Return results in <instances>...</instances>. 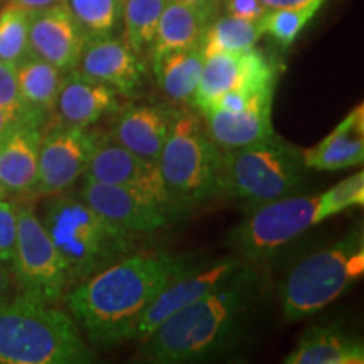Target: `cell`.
<instances>
[{"label": "cell", "mask_w": 364, "mask_h": 364, "mask_svg": "<svg viewBox=\"0 0 364 364\" xmlns=\"http://www.w3.org/2000/svg\"><path fill=\"white\" fill-rule=\"evenodd\" d=\"M157 164L177 209L194 208L221 194L223 150L194 112L177 110Z\"/></svg>", "instance_id": "8992f818"}, {"label": "cell", "mask_w": 364, "mask_h": 364, "mask_svg": "<svg viewBox=\"0 0 364 364\" xmlns=\"http://www.w3.org/2000/svg\"><path fill=\"white\" fill-rule=\"evenodd\" d=\"M364 273V238L354 228L346 238L306 255L287 273L280 302L287 318L300 321L339 299Z\"/></svg>", "instance_id": "5b68a950"}, {"label": "cell", "mask_w": 364, "mask_h": 364, "mask_svg": "<svg viewBox=\"0 0 364 364\" xmlns=\"http://www.w3.org/2000/svg\"><path fill=\"white\" fill-rule=\"evenodd\" d=\"M118 108L120 93L115 88L75 68L63 76L53 113L59 124L88 129L103 117L117 113Z\"/></svg>", "instance_id": "e0dca14e"}, {"label": "cell", "mask_w": 364, "mask_h": 364, "mask_svg": "<svg viewBox=\"0 0 364 364\" xmlns=\"http://www.w3.org/2000/svg\"><path fill=\"white\" fill-rule=\"evenodd\" d=\"M12 2L26 7L27 11H38V9L54 6V4H61L63 0H12Z\"/></svg>", "instance_id": "74e56055"}, {"label": "cell", "mask_w": 364, "mask_h": 364, "mask_svg": "<svg viewBox=\"0 0 364 364\" xmlns=\"http://www.w3.org/2000/svg\"><path fill=\"white\" fill-rule=\"evenodd\" d=\"M16 75L27 108L43 118L51 115L65 71L31 53L16 65Z\"/></svg>", "instance_id": "d4e9b609"}, {"label": "cell", "mask_w": 364, "mask_h": 364, "mask_svg": "<svg viewBox=\"0 0 364 364\" xmlns=\"http://www.w3.org/2000/svg\"><path fill=\"white\" fill-rule=\"evenodd\" d=\"M273 95H267L245 110L199 112L209 136L221 150H233L260 144L275 135L272 125Z\"/></svg>", "instance_id": "ffe728a7"}, {"label": "cell", "mask_w": 364, "mask_h": 364, "mask_svg": "<svg viewBox=\"0 0 364 364\" xmlns=\"http://www.w3.org/2000/svg\"><path fill=\"white\" fill-rule=\"evenodd\" d=\"M203 265L186 255L134 252L71 285L66 307L90 343L117 346L134 339L140 317L162 290Z\"/></svg>", "instance_id": "6da1fadb"}, {"label": "cell", "mask_w": 364, "mask_h": 364, "mask_svg": "<svg viewBox=\"0 0 364 364\" xmlns=\"http://www.w3.org/2000/svg\"><path fill=\"white\" fill-rule=\"evenodd\" d=\"M95 354L75 318L17 294L0 302V364H85Z\"/></svg>", "instance_id": "3957f363"}, {"label": "cell", "mask_w": 364, "mask_h": 364, "mask_svg": "<svg viewBox=\"0 0 364 364\" xmlns=\"http://www.w3.org/2000/svg\"><path fill=\"white\" fill-rule=\"evenodd\" d=\"M44 125L41 118H27L0 139V188L7 196H33Z\"/></svg>", "instance_id": "ac0fdd59"}, {"label": "cell", "mask_w": 364, "mask_h": 364, "mask_svg": "<svg viewBox=\"0 0 364 364\" xmlns=\"http://www.w3.org/2000/svg\"><path fill=\"white\" fill-rule=\"evenodd\" d=\"M204 53L201 46L164 54L152 70L156 73L159 88L172 102L193 105L196 90L201 80Z\"/></svg>", "instance_id": "cb8c5ba5"}, {"label": "cell", "mask_w": 364, "mask_h": 364, "mask_svg": "<svg viewBox=\"0 0 364 364\" xmlns=\"http://www.w3.org/2000/svg\"><path fill=\"white\" fill-rule=\"evenodd\" d=\"M88 39L115 36L122 27L124 0H63Z\"/></svg>", "instance_id": "83f0119b"}, {"label": "cell", "mask_w": 364, "mask_h": 364, "mask_svg": "<svg viewBox=\"0 0 364 364\" xmlns=\"http://www.w3.org/2000/svg\"><path fill=\"white\" fill-rule=\"evenodd\" d=\"M177 2L184 4V6L201 12L203 16L209 21H213L215 17L220 16L221 7H223L221 0H177Z\"/></svg>", "instance_id": "e575fe53"}, {"label": "cell", "mask_w": 364, "mask_h": 364, "mask_svg": "<svg viewBox=\"0 0 364 364\" xmlns=\"http://www.w3.org/2000/svg\"><path fill=\"white\" fill-rule=\"evenodd\" d=\"M80 199L95 211L135 235H150L171 223V211L135 191L83 177Z\"/></svg>", "instance_id": "5bb4252c"}, {"label": "cell", "mask_w": 364, "mask_h": 364, "mask_svg": "<svg viewBox=\"0 0 364 364\" xmlns=\"http://www.w3.org/2000/svg\"><path fill=\"white\" fill-rule=\"evenodd\" d=\"M76 70L110 85L124 97H134L144 85L147 73L140 54L124 38L115 36L86 41Z\"/></svg>", "instance_id": "2e32d148"}, {"label": "cell", "mask_w": 364, "mask_h": 364, "mask_svg": "<svg viewBox=\"0 0 364 364\" xmlns=\"http://www.w3.org/2000/svg\"><path fill=\"white\" fill-rule=\"evenodd\" d=\"M65 263L70 287L134 253L136 236L90 208L81 199L58 196L41 218Z\"/></svg>", "instance_id": "277c9868"}, {"label": "cell", "mask_w": 364, "mask_h": 364, "mask_svg": "<svg viewBox=\"0 0 364 364\" xmlns=\"http://www.w3.org/2000/svg\"><path fill=\"white\" fill-rule=\"evenodd\" d=\"M318 223V196L295 193L257 204L231 231L230 243L245 262H267Z\"/></svg>", "instance_id": "ba28073f"}, {"label": "cell", "mask_w": 364, "mask_h": 364, "mask_svg": "<svg viewBox=\"0 0 364 364\" xmlns=\"http://www.w3.org/2000/svg\"><path fill=\"white\" fill-rule=\"evenodd\" d=\"M364 204V172L346 177L329 191L318 196V221L339 215L351 208H363Z\"/></svg>", "instance_id": "4dcf8cb0"}, {"label": "cell", "mask_w": 364, "mask_h": 364, "mask_svg": "<svg viewBox=\"0 0 364 364\" xmlns=\"http://www.w3.org/2000/svg\"><path fill=\"white\" fill-rule=\"evenodd\" d=\"M223 4L228 16L250 22H260L268 12L262 0H223Z\"/></svg>", "instance_id": "836d02e7"}, {"label": "cell", "mask_w": 364, "mask_h": 364, "mask_svg": "<svg viewBox=\"0 0 364 364\" xmlns=\"http://www.w3.org/2000/svg\"><path fill=\"white\" fill-rule=\"evenodd\" d=\"M12 275L21 294L46 304H56L70 289V279L56 247L31 206H17L16 253Z\"/></svg>", "instance_id": "9c48e42d"}, {"label": "cell", "mask_w": 364, "mask_h": 364, "mask_svg": "<svg viewBox=\"0 0 364 364\" xmlns=\"http://www.w3.org/2000/svg\"><path fill=\"white\" fill-rule=\"evenodd\" d=\"M0 110L9 113L14 118L27 120V118H46L36 115L27 108L24 100L21 97L19 83H17L16 65L0 61Z\"/></svg>", "instance_id": "1f68e13d"}, {"label": "cell", "mask_w": 364, "mask_h": 364, "mask_svg": "<svg viewBox=\"0 0 364 364\" xmlns=\"http://www.w3.org/2000/svg\"><path fill=\"white\" fill-rule=\"evenodd\" d=\"M209 19L177 0H169L164 7L159 21L156 38L149 49L150 61L157 63L164 54L181 49H189L201 44L203 34L209 26Z\"/></svg>", "instance_id": "7402d4cb"}, {"label": "cell", "mask_w": 364, "mask_h": 364, "mask_svg": "<svg viewBox=\"0 0 364 364\" xmlns=\"http://www.w3.org/2000/svg\"><path fill=\"white\" fill-rule=\"evenodd\" d=\"M100 134L66 124L44 125L39 147L38 181L33 196H56L83 177L100 142Z\"/></svg>", "instance_id": "30bf717a"}, {"label": "cell", "mask_w": 364, "mask_h": 364, "mask_svg": "<svg viewBox=\"0 0 364 364\" xmlns=\"http://www.w3.org/2000/svg\"><path fill=\"white\" fill-rule=\"evenodd\" d=\"M14 290H16V279L9 268L0 263V302L14 297L16 295Z\"/></svg>", "instance_id": "d590c367"}, {"label": "cell", "mask_w": 364, "mask_h": 364, "mask_svg": "<svg viewBox=\"0 0 364 364\" xmlns=\"http://www.w3.org/2000/svg\"><path fill=\"white\" fill-rule=\"evenodd\" d=\"M364 161V105H358L341 124L314 147L302 152L306 169L341 171Z\"/></svg>", "instance_id": "44dd1931"}, {"label": "cell", "mask_w": 364, "mask_h": 364, "mask_svg": "<svg viewBox=\"0 0 364 364\" xmlns=\"http://www.w3.org/2000/svg\"><path fill=\"white\" fill-rule=\"evenodd\" d=\"M247 267H250V263L236 255V257L223 258L215 265H203L196 268L182 279L176 280L174 284H171L166 290H162L157 295L156 300L144 312V316L140 317L134 339L136 343H142L167 317L181 311L182 307L189 306L196 300L206 297L215 290L230 284Z\"/></svg>", "instance_id": "4fadbf2b"}, {"label": "cell", "mask_w": 364, "mask_h": 364, "mask_svg": "<svg viewBox=\"0 0 364 364\" xmlns=\"http://www.w3.org/2000/svg\"><path fill=\"white\" fill-rule=\"evenodd\" d=\"M304 172L302 152L273 135L260 144L223 150L221 194L257 206L297 193Z\"/></svg>", "instance_id": "52a82bcc"}, {"label": "cell", "mask_w": 364, "mask_h": 364, "mask_svg": "<svg viewBox=\"0 0 364 364\" xmlns=\"http://www.w3.org/2000/svg\"><path fill=\"white\" fill-rule=\"evenodd\" d=\"M221 2H223V0H221Z\"/></svg>", "instance_id": "60d3db41"}, {"label": "cell", "mask_w": 364, "mask_h": 364, "mask_svg": "<svg viewBox=\"0 0 364 364\" xmlns=\"http://www.w3.org/2000/svg\"><path fill=\"white\" fill-rule=\"evenodd\" d=\"M275 66L258 49L211 54L204 58L193 107L203 110L226 91H265L275 90Z\"/></svg>", "instance_id": "7c38bea8"}, {"label": "cell", "mask_w": 364, "mask_h": 364, "mask_svg": "<svg viewBox=\"0 0 364 364\" xmlns=\"http://www.w3.org/2000/svg\"><path fill=\"white\" fill-rule=\"evenodd\" d=\"M262 2L265 4L268 11H272V9H292L306 6L311 0H262Z\"/></svg>", "instance_id": "8d00e7d4"}, {"label": "cell", "mask_w": 364, "mask_h": 364, "mask_svg": "<svg viewBox=\"0 0 364 364\" xmlns=\"http://www.w3.org/2000/svg\"><path fill=\"white\" fill-rule=\"evenodd\" d=\"M287 364H363L364 346L361 339L331 327L307 332L297 348L284 359Z\"/></svg>", "instance_id": "603a6c76"}, {"label": "cell", "mask_w": 364, "mask_h": 364, "mask_svg": "<svg viewBox=\"0 0 364 364\" xmlns=\"http://www.w3.org/2000/svg\"><path fill=\"white\" fill-rule=\"evenodd\" d=\"M86 41L88 38L78 21L63 2L31 11V53L61 71H71L78 66Z\"/></svg>", "instance_id": "9a60e30c"}, {"label": "cell", "mask_w": 364, "mask_h": 364, "mask_svg": "<svg viewBox=\"0 0 364 364\" xmlns=\"http://www.w3.org/2000/svg\"><path fill=\"white\" fill-rule=\"evenodd\" d=\"M324 4L326 0H311L300 7L272 9L260 21L262 33L270 36L282 48H290Z\"/></svg>", "instance_id": "f1b7e54d"}, {"label": "cell", "mask_w": 364, "mask_h": 364, "mask_svg": "<svg viewBox=\"0 0 364 364\" xmlns=\"http://www.w3.org/2000/svg\"><path fill=\"white\" fill-rule=\"evenodd\" d=\"M262 36L260 22H250L236 19L228 14H220L209 22L199 46H201L204 58H208L218 53L247 51L255 48Z\"/></svg>", "instance_id": "484cf974"}, {"label": "cell", "mask_w": 364, "mask_h": 364, "mask_svg": "<svg viewBox=\"0 0 364 364\" xmlns=\"http://www.w3.org/2000/svg\"><path fill=\"white\" fill-rule=\"evenodd\" d=\"M7 198V194H6V191H4L2 188H0V199H6Z\"/></svg>", "instance_id": "ab89813d"}, {"label": "cell", "mask_w": 364, "mask_h": 364, "mask_svg": "<svg viewBox=\"0 0 364 364\" xmlns=\"http://www.w3.org/2000/svg\"><path fill=\"white\" fill-rule=\"evenodd\" d=\"M83 177L105 184L122 186L145 196L167 211H179L167 193L159 164L139 157L108 135L100 136Z\"/></svg>", "instance_id": "8fae6325"}, {"label": "cell", "mask_w": 364, "mask_h": 364, "mask_svg": "<svg viewBox=\"0 0 364 364\" xmlns=\"http://www.w3.org/2000/svg\"><path fill=\"white\" fill-rule=\"evenodd\" d=\"M19 122H22V120H19V118H14L9 115V113L0 110V139H2L6 134H9V132H11L14 127L19 124Z\"/></svg>", "instance_id": "f35d334b"}, {"label": "cell", "mask_w": 364, "mask_h": 364, "mask_svg": "<svg viewBox=\"0 0 364 364\" xmlns=\"http://www.w3.org/2000/svg\"><path fill=\"white\" fill-rule=\"evenodd\" d=\"M29 16L31 11L14 2L0 11V61L19 65L31 54Z\"/></svg>", "instance_id": "f546056e"}, {"label": "cell", "mask_w": 364, "mask_h": 364, "mask_svg": "<svg viewBox=\"0 0 364 364\" xmlns=\"http://www.w3.org/2000/svg\"><path fill=\"white\" fill-rule=\"evenodd\" d=\"M167 2L169 0H124V9H122L124 41L140 56L149 53Z\"/></svg>", "instance_id": "4316f807"}, {"label": "cell", "mask_w": 364, "mask_h": 364, "mask_svg": "<svg viewBox=\"0 0 364 364\" xmlns=\"http://www.w3.org/2000/svg\"><path fill=\"white\" fill-rule=\"evenodd\" d=\"M17 240V204L0 199V263L11 265Z\"/></svg>", "instance_id": "d6a6232c"}, {"label": "cell", "mask_w": 364, "mask_h": 364, "mask_svg": "<svg viewBox=\"0 0 364 364\" xmlns=\"http://www.w3.org/2000/svg\"><path fill=\"white\" fill-rule=\"evenodd\" d=\"M262 285L250 265L221 289L167 317L140 344V359L157 364L204 361L236 344Z\"/></svg>", "instance_id": "7a4b0ae2"}, {"label": "cell", "mask_w": 364, "mask_h": 364, "mask_svg": "<svg viewBox=\"0 0 364 364\" xmlns=\"http://www.w3.org/2000/svg\"><path fill=\"white\" fill-rule=\"evenodd\" d=\"M117 113L108 136L139 157L157 162L177 110L162 105H130Z\"/></svg>", "instance_id": "d6986e66"}]
</instances>
